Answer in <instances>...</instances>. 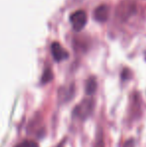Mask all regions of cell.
Here are the masks:
<instances>
[{
    "label": "cell",
    "instance_id": "6da1fadb",
    "mask_svg": "<svg viewBox=\"0 0 146 147\" xmlns=\"http://www.w3.org/2000/svg\"><path fill=\"white\" fill-rule=\"evenodd\" d=\"M70 22L75 31L82 30L87 22V14L84 10H77L71 14Z\"/></svg>",
    "mask_w": 146,
    "mask_h": 147
},
{
    "label": "cell",
    "instance_id": "7a4b0ae2",
    "mask_svg": "<svg viewBox=\"0 0 146 147\" xmlns=\"http://www.w3.org/2000/svg\"><path fill=\"white\" fill-rule=\"evenodd\" d=\"M94 102L92 99H86L83 100L74 110V113L76 114V116L80 118H86L88 117L92 112V109H93Z\"/></svg>",
    "mask_w": 146,
    "mask_h": 147
},
{
    "label": "cell",
    "instance_id": "3957f363",
    "mask_svg": "<svg viewBox=\"0 0 146 147\" xmlns=\"http://www.w3.org/2000/svg\"><path fill=\"white\" fill-rule=\"evenodd\" d=\"M51 52H52L53 58L58 62L68 58V52L58 42H53L51 44Z\"/></svg>",
    "mask_w": 146,
    "mask_h": 147
},
{
    "label": "cell",
    "instance_id": "277c9868",
    "mask_svg": "<svg viewBox=\"0 0 146 147\" xmlns=\"http://www.w3.org/2000/svg\"><path fill=\"white\" fill-rule=\"evenodd\" d=\"M108 15H109V8L104 4L98 6L94 10V18L99 22H105L108 18Z\"/></svg>",
    "mask_w": 146,
    "mask_h": 147
},
{
    "label": "cell",
    "instance_id": "5b68a950",
    "mask_svg": "<svg viewBox=\"0 0 146 147\" xmlns=\"http://www.w3.org/2000/svg\"><path fill=\"white\" fill-rule=\"evenodd\" d=\"M96 88H97V82H96V79L94 77H90L89 79L86 81V93L88 95H92L94 92H95Z\"/></svg>",
    "mask_w": 146,
    "mask_h": 147
},
{
    "label": "cell",
    "instance_id": "8992f818",
    "mask_svg": "<svg viewBox=\"0 0 146 147\" xmlns=\"http://www.w3.org/2000/svg\"><path fill=\"white\" fill-rule=\"evenodd\" d=\"M53 75H52V72H51L50 69H46L44 71V73H43V76H42V79H41V81H42V83H47V82H49L51 79H52Z\"/></svg>",
    "mask_w": 146,
    "mask_h": 147
},
{
    "label": "cell",
    "instance_id": "52a82bcc",
    "mask_svg": "<svg viewBox=\"0 0 146 147\" xmlns=\"http://www.w3.org/2000/svg\"><path fill=\"white\" fill-rule=\"evenodd\" d=\"M94 147H104V140H103V135H102V131H99L96 137V142Z\"/></svg>",
    "mask_w": 146,
    "mask_h": 147
},
{
    "label": "cell",
    "instance_id": "ba28073f",
    "mask_svg": "<svg viewBox=\"0 0 146 147\" xmlns=\"http://www.w3.org/2000/svg\"><path fill=\"white\" fill-rule=\"evenodd\" d=\"M16 147H38L37 143H35L34 141H31V140H25V141L19 143Z\"/></svg>",
    "mask_w": 146,
    "mask_h": 147
},
{
    "label": "cell",
    "instance_id": "9c48e42d",
    "mask_svg": "<svg viewBox=\"0 0 146 147\" xmlns=\"http://www.w3.org/2000/svg\"><path fill=\"white\" fill-rule=\"evenodd\" d=\"M129 77V71L127 69H125V70H123L122 71V79H127V78Z\"/></svg>",
    "mask_w": 146,
    "mask_h": 147
}]
</instances>
